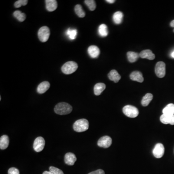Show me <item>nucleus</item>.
<instances>
[{
    "label": "nucleus",
    "instance_id": "nucleus-1",
    "mask_svg": "<svg viewBox=\"0 0 174 174\" xmlns=\"http://www.w3.org/2000/svg\"><path fill=\"white\" fill-rule=\"evenodd\" d=\"M73 110L72 106L65 102L59 103L54 108V111L60 115H65L70 114Z\"/></svg>",
    "mask_w": 174,
    "mask_h": 174
},
{
    "label": "nucleus",
    "instance_id": "nucleus-2",
    "mask_svg": "<svg viewBox=\"0 0 174 174\" xmlns=\"http://www.w3.org/2000/svg\"><path fill=\"white\" fill-rule=\"evenodd\" d=\"M89 123L87 120L85 119H80L74 123L73 129L77 132H83L89 129Z\"/></svg>",
    "mask_w": 174,
    "mask_h": 174
},
{
    "label": "nucleus",
    "instance_id": "nucleus-3",
    "mask_svg": "<svg viewBox=\"0 0 174 174\" xmlns=\"http://www.w3.org/2000/svg\"><path fill=\"white\" fill-rule=\"evenodd\" d=\"M78 68L77 64L74 61H70L64 64L61 67V71L63 73L70 74L76 72Z\"/></svg>",
    "mask_w": 174,
    "mask_h": 174
},
{
    "label": "nucleus",
    "instance_id": "nucleus-4",
    "mask_svg": "<svg viewBox=\"0 0 174 174\" xmlns=\"http://www.w3.org/2000/svg\"><path fill=\"white\" fill-rule=\"evenodd\" d=\"M123 112L129 118H135L138 116L139 111L136 107L127 105L123 108Z\"/></svg>",
    "mask_w": 174,
    "mask_h": 174
},
{
    "label": "nucleus",
    "instance_id": "nucleus-5",
    "mask_svg": "<svg viewBox=\"0 0 174 174\" xmlns=\"http://www.w3.org/2000/svg\"><path fill=\"white\" fill-rule=\"evenodd\" d=\"M38 36L40 41L46 42L48 40L50 36V30L47 26H43L40 28L38 32Z\"/></svg>",
    "mask_w": 174,
    "mask_h": 174
},
{
    "label": "nucleus",
    "instance_id": "nucleus-6",
    "mask_svg": "<svg viewBox=\"0 0 174 174\" xmlns=\"http://www.w3.org/2000/svg\"><path fill=\"white\" fill-rule=\"evenodd\" d=\"M155 72L156 76L159 78H163L166 75V64L163 61L157 63L155 66Z\"/></svg>",
    "mask_w": 174,
    "mask_h": 174
},
{
    "label": "nucleus",
    "instance_id": "nucleus-7",
    "mask_svg": "<svg viewBox=\"0 0 174 174\" xmlns=\"http://www.w3.org/2000/svg\"><path fill=\"white\" fill-rule=\"evenodd\" d=\"M44 145H45V140L43 137L41 136L37 137L34 141L33 146L34 150L37 153L41 152L43 150Z\"/></svg>",
    "mask_w": 174,
    "mask_h": 174
},
{
    "label": "nucleus",
    "instance_id": "nucleus-8",
    "mask_svg": "<svg viewBox=\"0 0 174 174\" xmlns=\"http://www.w3.org/2000/svg\"><path fill=\"white\" fill-rule=\"evenodd\" d=\"M165 147L161 143H158L153 150V154L156 158H161L165 153Z\"/></svg>",
    "mask_w": 174,
    "mask_h": 174
},
{
    "label": "nucleus",
    "instance_id": "nucleus-9",
    "mask_svg": "<svg viewBox=\"0 0 174 174\" xmlns=\"http://www.w3.org/2000/svg\"><path fill=\"white\" fill-rule=\"evenodd\" d=\"M111 138L108 136H104L99 139L98 141V146L101 148H108L111 145Z\"/></svg>",
    "mask_w": 174,
    "mask_h": 174
},
{
    "label": "nucleus",
    "instance_id": "nucleus-10",
    "mask_svg": "<svg viewBox=\"0 0 174 174\" xmlns=\"http://www.w3.org/2000/svg\"><path fill=\"white\" fill-rule=\"evenodd\" d=\"M77 161L76 155L73 153H67L64 156V162L66 165L73 166Z\"/></svg>",
    "mask_w": 174,
    "mask_h": 174
},
{
    "label": "nucleus",
    "instance_id": "nucleus-11",
    "mask_svg": "<svg viewBox=\"0 0 174 174\" xmlns=\"http://www.w3.org/2000/svg\"><path fill=\"white\" fill-rule=\"evenodd\" d=\"M160 121L165 124H170L171 125H174V115H168L163 114L160 117Z\"/></svg>",
    "mask_w": 174,
    "mask_h": 174
},
{
    "label": "nucleus",
    "instance_id": "nucleus-12",
    "mask_svg": "<svg viewBox=\"0 0 174 174\" xmlns=\"http://www.w3.org/2000/svg\"><path fill=\"white\" fill-rule=\"evenodd\" d=\"M88 54L90 57L93 58H97L99 56L100 51L99 48L97 46H90L88 49Z\"/></svg>",
    "mask_w": 174,
    "mask_h": 174
},
{
    "label": "nucleus",
    "instance_id": "nucleus-13",
    "mask_svg": "<svg viewBox=\"0 0 174 174\" xmlns=\"http://www.w3.org/2000/svg\"><path fill=\"white\" fill-rule=\"evenodd\" d=\"M139 56L143 59L146 58L149 60H153L155 58V55L153 53L152 51L149 49L142 51L140 53H139Z\"/></svg>",
    "mask_w": 174,
    "mask_h": 174
},
{
    "label": "nucleus",
    "instance_id": "nucleus-14",
    "mask_svg": "<svg viewBox=\"0 0 174 174\" xmlns=\"http://www.w3.org/2000/svg\"><path fill=\"white\" fill-rule=\"evenodd\" d=\"M46 8L48 11L52 12L56 10L58 7L57 2L56 0H46Z\"/></svg>",
    "mask_w": 174,
    "mask_h": 174
},
{
    "label": "nucleus",
    "instance_id": "nucleus-15",
    "mask_svg": "<svg viewBox=\"0 0 174 174\" xmlns=\"http://www.w3.org/2000/svg\"><path fill=\"white\" fill-rule=\"evenodd\" d=\"M130 77L131 80L142 83L144 81L143 74L139 71H134L130 74Z\"/></svg>",
    "mask_w": 174,
    "mask_h": 174
},
{
    "label": "nucleus",
    "instance_id": "nucleus-16",
    "mask_svg": "<svg viewBox=\"0 0 174 174\" xmlns=\"http://www.w3.org/2000/svg\"><path fill=\"white\" fill-rule=\"evenodd\" d=\"M108 77L110 80L113 81L115 83H118L121 78L120 74L118 73L116 70H112L109 72Z\"/></svg>",
    "mask_w": 174,
    "mask_h": 174
},
{
    "label": "nucleus",
    "instance_id": "nucleus-17",
    "mask_svg": "<svg viewBox=\"0 0 174 174\" xmlns=\"http://www.w3.org/2000/svg\"><path fill=\"white\" fill-rule=\"evenodd\" d=\"M50 83L48 81H44L39 85L37 87V93L40 94H43L46 93L50 87Z\"/></svg>",
    "mask_w": 174,
    "mask_h": 174
},
{
    "label": "nucleus",
    "instance_id": "nucleus-18",
    "mask_svg": "<svg viewBox=\"0 0 174 174\" xmlns=\"http://www.w3.org/2000/svg\"><path fill=\"white\" fill-rule=\"evenodd\" d=\"M9 144V139L8 136L3 135L0 138V149H5L8 146Z\"/></svg>",
    "mask_w": 174,
    "mask_h": 174
},
{
    "label": "nucleus",
    "instance_id": "nucleus-19",
    "mask_svg": "<svg viewBox=\"0 0 174 174\" xmlns=\"http://www.w3.org/2000/svg\"><path fill=\"white\" fill-rule=\"evenodd\" d=\"M106 86L104 83H98L94 86V93L95 95H100L103 91L106 89Z\"/></svg>",
    "mask_w": 174,
    "mask_h": 174
},
{
    "label": "nucleus",
    "instance_id": "nucleus-20",
    "mask_svg": "<svg viewBox=\"0 0 174 174\" xmlns=\"http://www.w3.org/2000/svg\"><path fill=\"white\" fill-rule=\"evenodd\" d=\"M123 14L120 11H118L114 14L113 16V21L116 24H120L122 22Z\"/></svg>",
    "mask_w": 174,
    "mask_h": 174
},
{
    "label": "nucleus",
    "instance_id": "nucleus-21",
    "mask_svg": "<svg viewBox=\"0 0 174 174\" xmlns=\"http://www.w3.org/2000/svg\"><path fill=\"white\" fill-rule=\"evenodd\" d=\"M153 94H147L143 97L141 101V104L143 107H146L150 103L151 100H153Z\"/></svg>",
    "mask_w": 174,
    "mask_h": 174
},
{
    "label": "nucleus",
    "instance_id": "nucleus-22",
    "mask_svg": "<svg viewBox=\"0 0 174 174\" xmlns=\"http://www.w3.org/2000/svg\"><path fill=\"white\" fill-rule=\"evenodd\" d=\"M163 114L168 115H174V104L169 103L166 106L163 110Z\"/></svg>",
    "mask_w": 174,
    "mask_h": 174
},
{
    "label": "nucleus",
    "instance_id": "nucleus-23",
    "mask_svg": "<svg viewBox=\"0 0 174 174\" xmlns=\"http://www.w3.org/2000/svg\"><path fill=\"white\" fill-rule=\"evenodd\" d=\"M127 55L128 60L130 63H134L138 60L140 57L139 54L135 52L132 51L128 52Z\"/></svg>",
    "mask_w": 174,
    "mask_h": 174
},
{
    "label": "nucleus",
    "instance_id": "nucleus-24",
    "mask_svg": "<svg viewBox=\"0 0 174 174\" xmlns=\"http://www.w3.org/2000/svg\"><path fill=\"white\" fill-rule=\"evenodd\" d=\"M99 34L101 37H106L108 34V29L106 24H101L98 28Z\"/></svg>",
    "mask_w": 174,
    "mask_h": 174
},
{
    "label": "nucleus",
    "instance_id": "nucleus-25",
    "mask_svg": "<svg viewBox=\"0 0 174 174\" xmlns=\"http://www.w3.org/2000/svg\"><path fill=\"white\" fill-rule=\"evenodd\" d=\"M74 11L76 12V14L81 18H84L85 16V13L84 12L81 5H76L74 7Z\"/></svg>",
    "mask_w": 174,
    "mask_h": 174
},
{
    "label": "nucleus",
    "instance_id": "nucleus-26",
    "mask_svg": "<svg viewBox=\"0 0 174 174\" xmlns=\"http://www.w3.org/2000/svg\"><path fill=\"white\" fill-rule=\"evenodd\" d=\"M13 16L20 22L24 21L26 19L25 14L22 13L19 10L15 11L14 12Z\"/></svg>",
    "mask_w": 174,
    "mask_h": 174
},
{
    "label": "nucleus",
    "instance_id": "nucleus-27",
    "mask_svg": "<svg viewBox=\"0 0 174 174\" xmlns=\"http://www.w3.org/2000/svg\"><path fill=\"white\" fill-rule=\"evenodd\" d=\"M77 33V31L76 29H71L70 28L68 29L66 31V34L71 40H74L76 38Z\"/></svg>",
    "mask_w": 174,
    "mask_h": 174
},
{
    "label": "nucleus",
    "instance_id": "nucleus-28",
    "mask_svg": "<svg viewBox=\"0 0 174 174\" xmlns=\"http://www.w3.org/2000/svg\"><path fill=\"white\" fill-rule=\"evenodd\" d=\"M90 11H94L96 7V2L94 0H85L84 1Z\"/></svg>",
    "mask_w": 174,
    "mask_h": 174
},
{
    "label": "nucleus",
    "instance_id": "nucleus-29",
    "mask_svg": "<svg viewBox=\"0 0 174 174\" xmlns=\"http://www.w3.org/2000/svg\"><path fill=\"white\" fill-rule=\"evenodd\" d=\"M28 1L27 0H18L15 2L14 4L15 7L16 8H19L21 6H25L28 4Z\"/></svg>",
    "mask_w": 174,
    "mask_h": 174
},
{
    "label": "nucleus",
    "instance_id": "nucleus-30",
    "mask_svg": "<svg viewBox=\"0 0 174 174\" xmlns=\"http://www.w3.org/2000/svg\"><path fill=\"white\" fill-rule=\"evenodd\" d=\"M49 169L50 172L54 174H64L63 171L54 166H51L49 167Z\"/></svg>",
    "mask_w": 174,
    "mask_h": 174
},
{
    "label": "nucleus",
    "instance_id": "nucleus-31",
    "mask_svg": "<svg viewBox=\"0 0 174 174\" xmlns=\"http://www.w3.org/2000/svg\"><path fill=\"white\" fill-rule=\"evenodd\" d=\"M8 174H19V171L17 168L15 167H11L8 171Z\"/></svg>",
    "mask_w": 174,
    "mask_h": 174
},
{
    "label": "nucleus",
    "instance_id": "nucleus-32",
    "mask_svg": "<svg viewBox=\"0 0 174 174\" xmlns=\"http://www.w3.org/2000/svg\"><path fill=\"white\" fill-rule=\"evenodd\" d=\"M88 174H105L104 171L102 169H98L90 172Z\"/></svg>",
    "mask_w": 174,
    "mask_h": 174
},
{
    "label": "nucleus",
    "instance_id": "nucleus-33",
    "mask_svg": "<svg viewBox=\"0 0 174 174\" xmlns=\"http://www.w3.org/2000/svg\"><path fill=\"white\" fill-rule=\"evenodd\" d=\"M107 2H108L109 4H113L114 2H115V0H107L106 1Z\"/></svg>",
    "mask_w": 174,
    "mask_h": 174
},
{
    "label": "nucleus",
    "instance_id": "nucleus-34",
    "mask_svg": "<svg viewBox=\"0 0 174 174\" xmlns=\"http://www.w3.org/2000/svg\"><path fill=\"white\" fill-rule=\"evenodd\" d=\"M43 174H54L53 173H51V172H50V171H44V173H43Z\"/></svg>",
    "mask_w": 174,
    "mask_h": 174
},
{
    "label": "nucleus",
    "instance_id": "nucleus-35",
    "mask_svg": "<svg viewBox=\"0 0 174 174\" xmlns=\"http://www.w3.org/2000/svg\"><path fill=\"white\" fill-rule=\"evenodd\" d=\"M170 26L174 28V20H173V21H172L171 22Z\"/></svg>",
    "mask_w": 174,
    "mask_h": 174
},
{
    "label": "nucleus",
    "instance_id": "nucleus-36",
    "mask_svg": "<svg viewBox=\"0 0 174 174\" xmlns=\"http://www.w3.org/2000/svg\"><path fill=\"white\" fill-rule=\"evenodd\" d=\"M171 56H172V57L174 58V51L173 52L172 54H171Z\"/></svg>",
    "mask_w": 174,
    "mask_h": 174
},
{
    "label": "nucleus",
    "instance_id": "nucleus-37",
    "mask_svg": "<svg viewBox=\"0 0 174 174\" xmlns=\"http://www.w3.org/2000/svg\"></svg>",
    "mask_w": 174,
    "mask_h": 174
}]
</instances>
